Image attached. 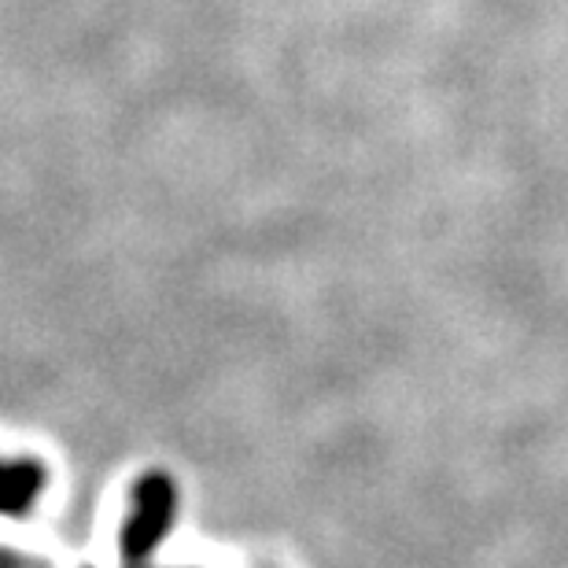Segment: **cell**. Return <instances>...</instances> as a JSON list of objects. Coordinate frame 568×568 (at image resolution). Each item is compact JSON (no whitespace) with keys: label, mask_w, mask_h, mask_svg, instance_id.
Instances as JSON below:
<instances>
[{"label":"cell","mask_w":568,"mask_h":568,"mask_svg":"<svg viewBox=\"0 0 568 568\" xmlns=\"http://www.w3.org/2000/svg\"><path fill=\"white\" fill-rule=\"evenodd\" d=\"M49 476L38 462H0V517H27L44 495Z\"/></svg>","instance_id":"7a4b0ae2"},{"label":"cell","mask_w":568,"mask_h":568,"mask_svg":"<svg viewBox=\"0 0 568 568\" xmlns=\"http://www.w3.org/2000/svg\"><path fill=\"white\" fill-rule=\"evenodd\" d=\"M130 514L122 520L119 531V550L126 565H144L152 554L163 547L166 531L174 528L178 517V487L166 473H144L138 484H133L130 495Z\"/></svg>","instance_id":"6da1fadb"},{"label":"cell","mask_w":568,"mask_h":568,"mask_svg":"<svg viewBox=\"0 0 568 568\" xmlns=\"http://www.w3.org/2000/svg\"><path fill=\"white\" fill-rule=\"evenodd\" d=\"M0 568H44V565H33V561H22V558H0Z\"/></svg>","instance_id":"3957f363"}]
</instances>
